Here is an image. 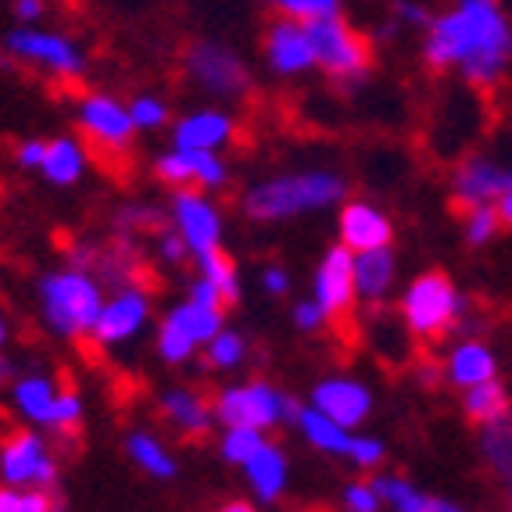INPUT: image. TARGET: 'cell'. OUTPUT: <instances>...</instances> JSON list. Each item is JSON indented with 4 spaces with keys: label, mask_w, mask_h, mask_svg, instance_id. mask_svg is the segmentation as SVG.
I'll return each mask as SVG.
<instances>
[{
    "label": "cell",
    "mask_w": 512,
    "mask_h": 512,
    "mask_svg": "<svg viewBox=\"0 0 512 512\" xmlns=\"http://www.w3.org/2000/svg\"><path fill=\"white\" fill-rule=\"evenodd\" d=\"M43 151H47V140H40V137L22 140V144L15 147V165H18V169H29V172L40 169Z\"/></svg>",
    "instance_id": "obj_43"
},
{
    "label": "cell",
    "mask_w": 512,
    "mask_h": 512,
    "mask_svg": "<svg viewBox=\"0 0 512 512\" xmlns=\"http://www.w3.org/2000/svg\"><path fill=\"white\" fill-rule=\"evenodd\" d=\"M376 495L380 502L391 505L394 512H462L455 502L448 498H434V495H423L416 484H409L405 477H380L373 480Z\"/></svg>",
    "instance_id": "obj_27"
},
{
    "label": "cell",
    "mask_w": 512,
    "mask_h": 512,
    "mask_svg": "<svg viewBox=\"0 0 512 512\" xmlns=\"http://www.w3.org/2000/svg\"><path fill=\"white\" fill-rule=\"evenodd\" d=\"M126 455L140 473H147V477H154V480H172L176 473H180L172 452L151 434V430H129Z\"/></svg>",
    "instance_id": "obj_28"
},
{
    "label": "cell",
    "mask_w": 512,
    "mask_h": 512,
    "mask_svg": "<svg viewBox=\"0 0 512 512\" xmlns=\"http://www.w3.org/2000/svg\"><path fill=\"white\" fill-rule=\"evenodd\" d=\"M509 187H512V172L502 169L498 162H491V158H480V154L466 158L452 176V197L455 205L462 208L495 205Z\"/></svg>",
    "instance_id": "obj_18"
},
{
    "label": "cell",
    "mask_w": 512,
    "mask_h": 512,
    "mask_svg": "<svg viewBox=\"0 0 512 512\" xmlns=\"http://www.w3.org/2000/svg\"><path fill=\"white\" fill-rule=\"evenodd\" d=\"M4 341H8V323L0 319V348H4Z\"/></svg>",
    "instance_id": "obj_51"
},
{
    "label": "cell",
    "mask_w": 512,
    "mask_h": 512,
    "mask_svg": "<svg viewBox=\"0 0 512 512\" xmlns=\"http://www.w3.org/2000/svg\"><path fill=\"white\" fill-rule=\"evenodd\" d=\"M394 22L398 26H416V29H427L430 22V11L419 4V0H394Z\"/></svg>",
    "instance_id": "obj_42"
},
{
    "label": "cell",
    "mask_w": 512,
    "mask_h": 512,
    "mask_svg": "<svg viewBox=\"0 0 512 512\" xmlns=\"http://www.w3.org/2000/svg\"><path fill=\"white\" fill-rule=\"evenodd\" d=\"M205 355H208V366L212 369H233L244 362L248 344H244V337H240L237 330H219L212 341L205 344Z\"/></svg>",
    "instance_id": "obj_35"
},
{
    "label": "cell",
    "mask_w": 512,
    "mask_h": 512,
    "mask_svg": "<svg viewBox=\"0 0 512 512\" xmlns=\"http://www.w3.org/2000/svg\"><path fill=\"white\" fill-rule=\"evenodd\" d=\"M0 480L8 487H36V491H51L58 484V459L47 437L36 434V427L18 430L0 444Z\"/></svg>",
    "instance_id": "obj_10"
},
{
    "label": "cell",
    "mask_w": 512,
    "mask_h": 512,
    "mask_svg": "<svg viewBox=\"0 0 512 512\" xmlns=\"http://www.w3.org/2000/svg\"><path fill=\"white\" fill-rule=\"evenodd\" d=\"M444 373H448V380L455 387L466 391V387L484 384V380H498V359L484 341H462L448 355V369Z\"/></svg>",
    "instance_id": "obj_25"
},
{
    "label": "cell",
    "mask_w": 512,
    "mask_h": 512,
    "mask_svg": "<svg viewBox=\"0 0 512 512\" xmlns=\"http://www.w3.org/2000/svg\"><path fill=\"white\" fill-rule=\"evenodd\" d=\"M0 366H4V362H0Z\"/></svg>",
    "instance_id": "obj_53"
},
{
    "label": "cell",
    "mask_w": 512,
    "mask_h": 512,
    "mask_svg": "<svg viewBox=\"0 0 512 512\" xmlns=\"http://www.w3.org/2000/svg\"><path fill=\"white\" fill-rule=\"evenodd\" d=\"M76 122L90 144H97L104 154H126L137 137V126L129 119V108L111 94H90L86 90L76 101Z\"/></svg>",
    "instance_id": "obj_11"
},
{
    "label": "cell",
    "mask_w": 512,
    "mask_h": 512,
    "mask_svg": "<svg viewBox=\"0 0 512 512\" xmlns=\"http://www.w3.org/2000/svg\"><path fill=\"white\" fill-rule=\"evenodd\" d=\"M348 455L351 462H355V466H359V470H376V466H380V462H384V444L376 441V437H351L348 441Z\"/></svg>",
    "instance_id": "obj_40"
},
{
    "label": "cell",
    "mask_w": 512,
    "mask_h": 512,
    "mask_svg": "<svg viewBox=\"0 0 512 512\" xmlns=\"http://www.w3.org/2000/svg\"><path fill=\"white\" fill-rule=\"evenodd\" d=\"M462 316V298L444 273H423L402 294V319L419 341H441Z\"/></svg>",
    "instance_id": "obj_5"
},
{
    "label": "cell",
    "mask_w": 512,
    "mask_h": 512,
    "mask_svg": "<svg viewBox=\"0 0 512 512\" xmlns=\"http://www.w3.org/2000/svg\"><path fill=\"white\" fill-rule=\"evenodd\" d=\"M36 298H40V316L47 330L65 341H76L94 330V319L104 305L101 280L86 273L83 265L47 273L36 287Z\"/></svg>",
    "instance_id": "obj_3"
},
{
    "label": "cell",
    "mask_w": 512,
    "mask_h": 512,
    "mask_svg": "<svg viewBox=\"0 0 512 512\" xmlns=\"http://www.w3.org/2000/svg\"><path fill=\"white\" fill-rule=\"evenodd\" d=\"M233 133H237V122H233L230 111L201 108L176 122L172 147H183V151H219L222 144H230Z\"/></svg>",
    "instance_id": "obj_20"
},
{
    "label": "cell",
    "mask_w": 512,
    "mask_h": 512,
    "mask_svg": "<svg viewBox=\"0 0 512 512\" xmlns=\"http://www.w3.org/2000/svg\"><path fill=\"white\" fill-rule=\"evenodd\" d=\"M312 54H316V69L326 72L337 83H359L373 69V43L359 29L344 22L341 15L312 18L305 22Z\"/></svg>",
    "instance_id": "obj_4"
},
{
    "label": "cell",
    "mask_w": 512,
    "mask_h": 512,
    "mask_svg": "<svg viewBox=\"0 0 512 512\" xmlns=\"http://www.w3.org/2000/svg\"><path fill=\"white\" fill-rule=\"evenodd\" d=\"M183 69L197 90H205L208 97H219V101H233L251 90V72L244 58L219 40L190 43L183 51Z\"/></svg>",
    "instance_id": "obj_7"
},
{
    "label": "cell",
    "mask_w": 512,
    "mask_h": 512,
    "mask_svg": "<svg viewBox=\"0 0 512 512\" xmlns=\"http://www.w3.org/2000/svg\"><path fill=\"white\" fill-rule=\"evenodd\" d=\"M265 444V430H255V427H222V441H219V452L222 459L230 462V466H248L251 455L258 452Z\"/></svg>",
    "instance_id": "obj_33"
},
{
    "label": "cell",
    "mask_w": 512,
    "mask_h": 512,
    "mask_svg": "<svg viewBox=\"0 0 512 512\" xmlns=\"http://www.w3.org/2000/svg\"><path fill=\"white\" fill-rule=\"evenodd\" d=\"M265 65L283 79L305 76V72L316 69V54H312L305 22L287 15L269 22V29H265Z\"/></svg>",
    "instance_id": "obj_14"
},
{
    "label": "cell",
    "mask_w": 512,
    "mask_h": 512,
    "mask_svg": "<svg viewBox=\"0 0 512 512\" xmlns=\"http://www.w3.org/2000/svg\"><path fill=\"white\" fill-rule=\"evenodd\" d=\"M394 226L380 208H373L369 201H351L341 208V244L359 255V251H376L391 248Z\"/></svg>",
    "instance_id": "obj_19"
},
{
    "label": "cell",
    "mask_w": 512,
    "mask_h": 512,
    "mask_svg": "<svg viewBox=\"0 0 512 512\" xmlns=\"http://www.w3.org/2000/svg\"><path fill=\"white\" fill-rule=\"evenodd\" d=\"M172 230L180 233L183 244L194 258L208 255V251L219 248L222 240V215L215 208V201L205 190L183 187L172 194Z\"/></svg>",
    "instance_id": "obj_12"
},
{
    "label": "cell",
    "mask_w": 512,
    "mask_h": 512,
    "mask_svg": "<svg viewBox=\"0 0 512 512\" xmlns=\"http://www.w3.org/2000/svg\"><path fill=\"white\" fill-rule=\"evenodd\" d=\"M219 512H258L255 505H248V502H230V505H222Z\"/></svg>",
    "instance_id": "obj_50"
},
{
    "label": "cell",
    "mask_w": 512,
    "mask_h": 512,
    "mask_svg": "<svg viewBox=\"0 0 512 512\" xmlns=\"http://www.w3.org/2000/svg\"><path fill=\"white\" fill-rule=\"evenodd\" d=\"M158 255L165 258V262H183V258L190 255L187 244H183V237L176 230H162V237H158Z\"/></svg>",
    "instance_id": "obj_46"
},
{
    "label": "cell",
    "mask_w": 512,
    "mask_h": 512,
    "mask_svg": "<svg viewBox=\"0 0 512 512\" xmlns=\"http://www.w3.org/2000/svg\"><path fill=\"white\" fill-rule=\"evenodd\" d=\"M147 319H151V294H147L144 287L126 283L115 298H104L90 337H94L101 348H122V344H129L144 330Z\"/></svg>",
    "instance_id": "obj_13"
},
{
    "label": "cell",
    "mask_w": 512,
    "mask_h": 512,
    "mask_svg": "<svg viewBox=\"0 0 512 512\" xmlns=\"http://www.w3.org/2000/svg\"><path fill=\"white\" fill-rule=\"evenodd\" d=\"M348 197V183L330 169H308L294 176H273L255 183L244 194V212L258 222H283L294 215L323 212L330 205H341Z\"/></svg>",
    "instance_id": "obj_2"
},
{
    "label": "cell",
    "mask_w": 512,
    "mask_h": 512,
    "mask_svg": "<svg viewBox=\"0 0 512 512\" xmlns=\"http://www.w3.org/2000/svg\"><path fill=\"white\" fill-rule=\"evenodd\" d=\"M344 509L348 512H380V495H376L373 484H362V480H351L344 484V495H341Z\"/></svg>",
    "instance_id": "obj_41"
},
{
    "label": "cell",
    "mask_w": 512,
    "mask_h": 512,
    "mask_svg": "<svg viewBox=\"0 0 512 512\" xmlns=\"http://www.w3.org/2000/svg\"><path fill=\"white\" fill-rule=\"evenodd\" d=\"M294 423H298L301 437H305L312 448H319V452H326V455L348 452V441H351L348 430H344L341 423H333L330 416H323L319 409H312V405L294 412Z\"/></svg>",
    "instance_id": "obj_29"
},
{
    "label": "cell",
    "mask_w": 512,
    "mask_h": 512,
    "mask_svg": "<svg viewBox=\"0 0 512 512\" xmlns=\"http://www.w3.org/2000/svg\"><path fill=\"white\" fill-rule=\"evenodd\" d=\"M280 15L298 18V22H312V18H330L341 15V0H269Z\"/></svg>",
    "instance_id": "obj_38"
},
{
    "label": "cell",
    "mask_w": 512,
    "mask_h": 512,
    "mask_svg": "<svg viewBox=\"0 0 512 512\" xmlns=\"http://www.w3.org/2000/svg\"><path fill=\"white\" fill-rule=\"evenodd\" d=\"M58 394H61V387L54 384L47 373H26L11 384V405H15V412L26 419L29 427L51 430Z\"/></svg>",
    "instance_id": "obj_21"
},
{
    "label": "cell",
    "mask_w": 512,
    "mask_h": 512,
    "mask_svg": "<svg viewBox=\"0 0 512 512\" xmlns=\"http://www.w3.org/2000/svg\"><path fill=\"white\" fill-rule=\"evenodd\" d=\"M4 51L22 65L51 72L58 79H76L86 69V54L72 36L43 26H15L4 36Z\"/></svg>",
    "instance_id": "obj_8"
},
{
    "label": "cell",
    "mask_w": 512,
    "mask_h": 512,
    "mask_svg": "<svg viewBox=\"0 0 512 512\" xmlns=\"http://www.w3.org/2000/svg\"><path fill=\"white\" fill-rule=\"evenodd\" d=\"M79 423H83V398H79L76 391H65L61 387L58 394V405H54V427L51 430H76Z\"/></svg>",
    "instance_id": "obj_39"
},
{
    "label": "cell",
    "mask_w": 512,
    "mask_h": 512,
    "mask_svg": "<svg viewBox=\"0 0 512 512\" xmlns=\"http://www.w3.org/2000/svg\"><path fill=\"white\" fill-rule=\"evenodd\" d=\"M215 423L222 427H255V430H273L287 419H294L298 405L280 394L276 387L262 384H237V387H222L219 398L212 402Z\"/></svg>",
    "instance_id": "obj_6"
},
{
    "label": "cell",
    "mask_w": 512,
    "mask_h": 512,
    "mask_svg": "<svg viewBox=\"0 0 512 512\" xmlns=\"http://www.w3.org/2000/svg\"><path fill=\"white\" fill-rule=\"evenodd\" d=\"M502 230V219H498L495 205H473L466 208V219H462V233H466V244L473 248H484L495 240V233Z\"/></svg>",
    "instance_id": "obj_36"
},
{
    "label": "cell",
    "mask_w": 512,
    "mask_h": 512,
    "mask_svg": "<svg viewBox=\"0 0 512 512\" xmlns=\"http://www.w3.org/2000/svg\"><path fill=\"white\" fill-rule=\"evenodd\" d=\"M495 212H498V219H502V226H509L512 230V187L495 201Z\"/></svg>",
    "instance_id": "obj_49"
},
{
    "label": "cell",
    "mask_w": 512,
    "mask_h": 512,
    "mask_svg": "<svg viewBox=\"0 0 512 512\" xmlns=\"http://www.w3.org/2000/svg\"><path fill=\"white\" fill-rule=\"evenodd\" d=\"M190 301H197V305H208V308H226V305H222V298H219V291H215L208 280H201V276L190 283Z\"/></svg>",
    "instance_id": "obj_47"
},
{
    "label": "cell",
    "mask_w": 512,
    "mask_h": 512,
    "mask_svg": "<svg viewBox=\"0 0 512 512\" xmlns=\"http://www.w3.org/2000/svg\"><path fill=\"white\" fill-rule=\"evenodd\" d=\"M244 477H248V484L255 487V495L262 502H276L283 495V487H287V455H283V448L265 441L244 466Z\"/></svg>",
    "instance_id": "obj_26"
},
{
    "label": "cell",
    "mask_w": 512,
    "mask_h": 512,
    "mask_svg": "<svg viewBox=\"0 0 512 512\" xmlns=\"http://www.w3.org/2000/svg\"><path fill=\"white\" fill-rule=\"evenodd\" d=\"M197 265H201V280H208L219 291L222 305H233V301L240 298V276H237V265H233L230 255H222L219 248L208 251V255L197 258Z\"/></svg>",
    "instance_id": "obj_32"
},
{
    "label": "cell",
    "mask_w": 512,
    "mask_h": 512,
    "mask_svg": "<svg viewBox=\"0 0 512 512\" xmlns=\"http://www.w3.org/2000/svg\"><path fill=\"white\" fill-rule=\"evenodd\" d=\"M312 409L330 416L333 423H341L344 430H355L373 412V394H369L366 384L351 380V376H330L312 391Z\"/></svg>",
    "instance_id": "obj_17"
},
{
    "label": "cell",
    "mask_w": 512,
    "mask_h": 512,
    "mask_svg": "<svg viewBox=\"0 0 512 512\" xmlns=\"http://www.w3.org/2000/svg\"><path fill=\"white\" fill-rule=\"evenodd\" d=\"M480 448H484L491 473L512 491V412L495 419V423H487L484 434H480Z\"/></svg>",
    "instance_id": "obj_30"
},
{
    "label": "cell",
    "mask_w": 512,
    "mask_h": 512,
    "mask_svg": "<svg viewBox=\"0 0 512 512\" xmlns=\"http://www.w3.org/2000/svg\"><path fill=\"white\" fill-rule=\"evenodd\" d=\"M162 416H165V423L183 437H205L215 423L212 405L197 391H190V387H169V391L162 394Z\"/></svg>",
    "instance_id": "obj_22"
},
{
    "label": "cell",
    "mask_w": 512,
    "mask_h": 512,
    "mask_svg": "<svg viewBox=\"0 0 512 512\" xmlns=\"http://www.w3.org/2000/svg\"><path fill=\"white\" fill-rule=\"evenodd\" d=\"M462 409H466V416H470L473 423L487 427V423L509 416L512 405H509V394H505V387L498 384V380H484V384L466 387V394H462Z\"/></svg>",
    "instance_id": "obj_31"
},
{
    "label": "cell",
    "mask_w": 512,
    "mask_h": 512,
    "mask_svg": "<svg viewBox=\"0 0 512 512\" xmlns=\"http://www.w3.org/2000/svg\"><path fill=\"white\" fill-rule=\"evenodd\" d=\"M294 323H298V330L312 333L326 323V312L316 305V301H298V305H294Z\"/></svg>",
    "instance_id": "obj_45"
},
{
    "label": "cell",
    "mask_w": 512,
    "mask_h": 512,
    "mask_svg": "<svg viewBox=\"0 0 512 512\" xmlns=\"http://www.w3.org/2000/svg\"><path fill=\"white\" fill-rule=\"evenodd\" d=\"M0 512H58L51 491L36 487H0Z\"/></svg>",
    "instance_id": "obj_34"
},
{
    "label": "cell",
    "mask_w": 512,
    "mask_h": 512,
    "mask_svg": "<svg viewBox=\"0 0 512 512\" xmlns=\"http://www.w3.org/2000/svg\"><path fill=\"white\" fill-rule=\"evenodd\" d=\"M86 165H90V154H86L83 140L54 137L47 140V151H43V162L36 172H43V180L54 187H76L86 176Z\"/></svg>",
    "instance_id": "obj_23"
},
{
    "label": "cell",
    "mask_w": 512,
    "mask_h": 512,
    "mask_svg": "<svg viewBox=\"0 0 512 512\" xmlns=\"http://www.w3.org/2000/svg\"><path fill=\"white\" fill-rule=\"evenodd\" d=\"M351 262H355V255H351L344 244L330 248L323 255V262H319L316 280H312V291H316L312 301L323 308L326 319H341L344 312H351V305H355V276H351Z\"/></svg>",
    "instance_id": "obj_16"
},
{
    "label": "cell",
    "mask_w": 512,
    "mask_h": 512,
    "mask_svg": "<svg viewBox=\"0 0 512 512\" xmlns=\"http://www.w3.org/2000/svg\"><path fill=\"white\" fill-rule=\"evenodd\" d=\"M126 108H129V119H133V126L137 129H162L165 122H169V104L154 94L133 97Z\"/></svg>",
    "instance_id": "obj_37"
},
{
    "label": "cell",
    "mask_w": 512,
    "mask_h": 512,
    "mask_svg": "<svg viewBox=\"0 0 512 512\" xmlns=\"http://www.w3.org/2000/svg\"><path fill=\"white\" fill-rule=\"evenodd\" d=\"M351 276H355V298L384 301L387 291L394 287V276H398V265H394L391 248L359 251L355 262H351Z\"/></svg>",
    "instance_id": "obj_24"
},
{
    "label": "cell",
    "mask_w": 512,
    "mask_h": 512,
    "mask_svg": "<svg viewBox=\"0 0 512 512\" xmlns=\"http://www.w3.org/2000/svg\"><path fill=\"white\" fill-rule=\"evenodd\" d=\"M222 330V308L197 305V301H183V305L169 308V316L158 326V355L169 366H183L194 359V351L208 344L215 333Z\"/></svg>",
    "instance_id": "obj_9"
},
{
    "label": "cell",
    "mask_w": 512,
    "mask_h": 512,
    "mask_svg": "<svg viewBox=\"0 0 512 512\" xmlns=\"http://www.w3.org/2000/svg\"><path fill=\"white\" fill-rule=\"evenodd\" d=\"M423 61L434 72H462L470 86L502 83L512 61V18L502 0H452L423 29Z\"/></svg>",
    "instance_id": "obj_1"
},
{
    "label": "cell",
    "mask_w": 512,
    "mask_h": 512,
    "mask_svg": "<svg viewBox=\"0 0 512 512\" xmlns=\"http://www.w3.org/2000/svg\"><path fill=\"white\" fill-rule=\"evenodd\" d=\"M43 11H47V0H11V15L18 26H40Z\"/></svg>",
    "instance_id": "obj_44"
},
{
    "label": "cell",
    "mask_w": 512,
    "mask_h": 512,
    "mask_svg": "<svg viewBox=\"0 0 512 512\" xmlns=\"http://www.w3.org/2000/svg\"><path fill=\"white\" fill-rule=\"evenodd\" d=\"M262 287L280 298V294H287V287H291V276L283 273L280 265H273V269H265V273H262Z\"/></svg>",
    "instance_id": "obj_48"
},
{
    "label": "cell",
    "mask_w": 512,
    "mask_h": 512,
    "mask_svg": "<svg viewBox=\"0 0 512 512\" xmlns=\"http://www.w3.org/2000/svg\"><path fill=\"white\" fill-rule=\"evenodd\" d=\"M0 391H4V366H0Z\"/></svg>",
    "instance_id": "obj_52"
},
{
    "label": "cell",
    "mask_w": 512,
    "mask_h": 512,
    "mask_svg": "<svg viewBox=\"0 0 512 512\" xmlns=\"http://www.w3.org/2000/svg\"><path fill=\"white\" fill-rule=\"evenodd\" d=\"M154 176L176 190L183 187L219 190L226 183V162L215 151H183V147H172V151L158 154Z\"/></svg>",
    "instance_id": "obj_15"
}]
</instances>
